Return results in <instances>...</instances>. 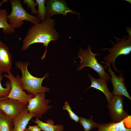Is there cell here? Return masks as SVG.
<instances>
[{
	"label": "cell",
	"instance_id": "14",
	"mask_svg": "<svg viewBox=\"0 0 131 131\" xmlns=\"http://www.w3.org/2000/svg\"><path fill=\"white\" fill-rule=\"evenodd\" d=\"M88 76L91 81V84L86 91L91 88L100 90L104 94L108 103H109L113 95L108 89L107 84V81L101 78H95L90 74H88Z\"/></svg>",
	"mask_w": 131,
	"mask_h": 131
},
{
	"label": "cell",
	"instance_id": "22",
	"mask_svg": "<svg viewBox=\"0 0 131 131\" xmlns=\"http://www.w3.org/2000/svg\"><path fill=\"white\" fill-rule=\"evenodd\" d=\"M63 108L64 110H66L68 112L70 118L71 119L74 120L76 123L79 122L80 117L77 115L72 111L67 101H66L65 103L64 106Z\"/></svg>",
	"mask_w": 131,
	"mask_h": 131
},
{
	"label": "cell",
	"instance_id": "27",
	"mask_svg": "<svg viewBox=\"0 0 131 131\" xmlns=\"http://www.w3.org/2000/svg\"><path fill=\"white\" fill-rule=\"evenodd\" d=\"M125 1L128 2L130 3L131 4V0H125Z\"/></svg>",
	"mask_w": 131,
	"mask_h": 131
},
{
	"label": "cell",
	"instance_id": "19",
	"mask_svg": "<svg viewBox=\"0 0 131 131\" xmlns=\"http://www.w3.org/2000/svg\"><path fill=\"white\" fill-rule=\"evenodd\" d=\"M79 117V122L83 127L84 131H90L93 128H98V123H96L93 121L92 116L89 119Z\"/></svg>",
	"mask_w": 131,
	"mask_h": 131
},
{
	"label": "cell",
	"instance_id": "28",
	"mask_svg": "<svg viewBox=\"0 0 131 131\" xmlns=\"http://www.w3.org/2000/svg\"><path fill=\"white\" fill-rule=\"evenodd\" d=\"M24 131H30L27 128H26Z\"/></svg>",
	"mask_w": 131,
	"mask_h": 131
},
{
	"label": "cell",
	"instance_id": "11",
	"mask_svg": "<svg viewBox=\"0 0 131 131\" xmlns=\"http://www.w3.org/2000/svg\"><path fill=\"white\" fill-rule=\"evenodd\" d=\"M46 13L45 17L50 18L53 16L62 14L65 16L68 13L77 14L70 9L65 1L61 0H47L46 1Z\"/></svg>",
	"mask_w": 131,
	"mask_h": 131
},
{
	"label": "cell",
	"instance_id": "26",
	"mask_svg": "<svg viewBox=\"0 0 131 131\" xmlns=\"http://www.w3.org/2000/svg\"><path fill=\"white\" fill-rule=\"evenodd\" d=\"M8 0H3L1 2H0V6H2V4L3 3H5L7 2Z\"/></svg>",
	"mask_w": 131,
	"mask_h": 131
},
{
	"label": "cell",
	"instance_id": "20",
	"mask_svg": "<svg viewBox=\"0 0 131 131\" xmlns=\"http://www.w3.org/2000/svg\"><path fill=\"white\" fill-rule=\"evenodd\" d=\"M46 0H36V2L38 6L36 16L41 21L45 18L46 8L45 6Z\"/></svg>",
	"mask_w": 131,
	"mask_h": 131
},
{
	"label": "cell",
	"instance_id": "16",
	"mask_svg": "<svg viewBox=\"0 0 131 131\" xmlns=\"http://www.w3.org/2000/svg\"><path fill=\"white\" fill-rule=\"evenodd\" d=\"M33 121L43 131H63L64 128V126L62 125H54V121L50 119L46 120V123H44L37 118Z\"/></svg>",
	"mask_w": 131,
	"mask_h": 131
},
{
	"label": "cell",
	"instance_id": "25",
	"mask_svg": "<svg viewBox=\"0 0 131 131\" xmlns=\"http://www.w3.org/2000/svg\"><path fill=\"white\" fill-rule=\"evenodd\" d=\"M126 32L129 35H131V28L129 27H126Z\"/></svg>",
	"mask_w": 131,
	"mask_h": 131
},
{
	"label": "cell",
	"instance_id": "4",
	"mask_svg": "<svg viewBox=\"0 0 131 131\" xmlns=\"http://www.w3.org/2000/svg\"><path fill=\"white\" fill-rule=\"evenodd\" d=\"M91 46L89 45L86 49H79L78 55V57L80 58V64L77 68L78 70H81L85 67H89L95 71L100 78L103 79L107 81L110 80V74L105 71V68L102 64L99 63L97 56H99V53H94L91 51Z\"/></svg>",
	"mask_w": 131,
	"mask_h": 131
},
{
	"label": "cell",
	"instance_id": "23",
	"mask_svg": "<svg viewBox=\"0 0 131 131\" xmlns=\"http://www.w3.org/2000/svg\"><path fill=\"white\" fill-rule=\"evenodd\" d=\"M23 2L24 4H26L27 7L31 9V14H36L37 10L36 9L35 7L37 5L34 0H23Z\"/></svg>",
	"mask_w": 131,
	"mask_h": 131
},
{
	"label": "cell",
	"instance_id": "8",
	"mask_svg": "<svg viewBox=\"0 0 131 131\" xmlns=\"http://www.w3.org/2000/svg\"><path fill=\"white\" fill-rule=\"evenodd\" d=\"M124 98L122 96L113 95L110 102L107 105L111 117L110 122L116 123L124 120L129 115L123 108Z\"/></svg>",
	"mask_w": 131,
	"mask_h": 131
},
{
	"label": "cell",
	"instance_id": "2",
	"mask_svg": "<svg viewBox=\"0 0 131 131\" xmlns=\"http://www.w3.org/2000/svg\"><path fill=\"white\" fill-rule=\"evenodd\" d=\"M29 65L28 62L17 61L16 63V66L22 72L21 81L23 90H26L29 94L34 96L39 93L50 91L49 88L41 86L43 80L48 76V74L46 73L42 78L34 76L28 70V67Z\"/></svg>",
	"mask_w": 131,
	"mask_h": 131
},
{
	"label": "cell",
	"instance_id": "17",
	"mask_svg": "<svg viewBox=\"0 0 131 131\" xmlns=\"http://www.w3.org/2000/svg\"><path fill=\"white\" fill-rule=\"evenodd\" d=\"M8 13L5 9L0 8V28L2 30L4 33L10 34L15 33V30L9 24L7 17Z\"/></svg>",
	"mask_w": 131,
	"mask_h": 131
},
{
	"label": "cell",
	"instance_id": "9",
	"mask_svg": "<svg viewBox=\"0 0 131 131\" xmlns=\"http://www.w3.org/2000/svg\"><path fill=\"white\" fill-rule=\"evenodd\" d=\"M27 108V105L17 100L8 98L0 99V110L12 119Z\"/></svg>",
	"mask_w": 131,
	"mask_h": 131
},
{
	"label": "cell",
	"instance_id": "5",
	"mask_svg": "<svg viewBox=\"0 0 131 131\" xmlns=\"http://www.w3.org/2000/svg\"><path fill=\"white\" fill-rule=\"evenodd\" d=\"M10 1L12 11L7 18L8 24L14 29L21 27L24 20L29 21L34 25L40 23V21L36 16L29 14L24 9L21 0H10Z\"/></svg>",
	"mask_w": 131,
	"mask_h": 131
},
{
	"label": "cell",
	"instance_id": "18",
	"mask_svg": "<svg viewBox=\"0 0 131 131\" xmlns=\"http://www.w3.org/2000/svg\"><path fill=\"white\" fill-rule=\"evenodd\" d=\"M14 126L12 119L2 111L0 113V131H12Z\"/></svg>",
	"mask_w": 131,
	"mask_h": 131
},
{
	"label": "cell",
	"instance_id": "24",
	"mask_svg": "<svg viewBox=\"0 0 131 131\" xmlns=\"http://www.w3.org/2000/svg\"><path fill=\"white\" fill-rule=\"evenodd\" d=\"M30 131H41V129L37 125L34 126H29L27 128Z\"/></svg>",
	"mask_w": 131,
	"mask_h": 131
},
{
	"label": "cell",
	"instance_id": "1",
	"mask_svg": "<svg viewBox=\"0 0 131 131\" xmlns=\"http://www.w3.org/2000/svg\"><path fill=\"white\" fill-rule=\"evenodd\" d=\"M54 20L45 17L40 23L34 25L28 30L27 34L23 41L21 50L27 49L31 45L37 43L43 44L46 47L41 58L44 59L47 52L48 46L51 41H56L59 34L55 27Z\"/></svg>",
	"mask_w": 131,
	"mask_h": 131
},
{
	"label": "cell",
	"instance_id": "13",
	"mask_svg": "<svg viewBox=\"0 0 131 131\" xmlns=\"http://www.w3.org/2000/svg\"><path fill=\"white\" fill-rule=\"evenodd\" d=\"M33 117L27 108L24 109L12 119L14 126L12 131H24L29 121Z\"/></svg>",
	"mask_w": 131,
	"mask_h": 131
},
{
	"label": "cell",
	"instance_id": "6",
	"mask_svg": "<svg viewBox=\"0 0 131 131\" xmlns=\"http://www.w3.org/2000/svg\"><path fill=\"white\" fill-rule=\"evenodd\" d=\"M4 76L9 79L11 89L7 96L1 98L0 99L10 98L18 100L26 105H28L30 99L34 96L31 94H27L24 91L19 76L18 75L14 76L10 72L7 74H5Z\"/></svg>",
	"mask_w": 131,
	"mask_h": 131
},
{
	"label": "cell",
	"instance_id": "29",
	"mask_svg": "<svg viewBox=\"0 0 131 131\" xmlns=\"http://www.w3.org/2000/svg\"><path fill=\"white\" fill-rule=\"evenodd\" d=\"M2 111L0 109V113L2 112Z\"/></svg>",
	"mask_w": 131,
	"mask_h": 131
},
{
	"label": "cell",
	"instance_id": "3",
	"mask_svg": "<svg viewBox=\"0 0 131 131\" xmlns=\"http://www.w3.org/2000/svg\"><path fill=\"white\" fill-rule=\"evenodd\" d=\"M116 39V42L112 40L110 41L113 47L110 49L103 48L101 49L108 50L109 53L103 57L105 62H102L105 64L104 66L106 68L112 64L114 72H121L115 66V60L117 58L121 55H127L130 54L131 52V35L124 36L123 38H120L113 36Z\"/></svg>",
	"mask_w": 131,
	"mask_h": 131
},
{
	"label": "cell",
	"instance_id": "12",
	"mask_svg": "<svg viewBox=\"0 0 131 131\" xmlns=\"http://www.w3.org/2000/svg\"><path fill=\"white\" fill-rule=\"evenodd\" d=\"M12 65V57L9 48L0 40V72L8 73Z\"/></svg>",
	"mask_w": 131,
	"mask_h": 131
},
{
	"label": "cell",
	"instance_id": "15",
	"mask_svg": "<svg viewBox=\"0 0 131 131\" xmlns=\"http://www.w3.org/2000/svg\"><path fill=\"white\" fill-rule=\"evenodd\" d=\"M97 131H131L127 128L124 120L116 123L111 122L98 123Z\"/></svg>",
	"mask_w": 131,
	"mask_h": 131
},
{
	"label": "cell",
	"instance_id": "10",
	"mask_svg": "<svg viewBox=\"0 0 131 131\" xmlns=\"http://www.w3.org/2000/svg\"><path fill=\"white\" fill-rule=\"evenodd\" d=\"M107 68L108 72L111 76L110 80L113 87V95L124 96L131 100V97L129 95L125 84V78L123 74L121 72L117 76L115 72L113 71L110 66Z\"/></svg>",
	"mask_w": 131,
	"mask_h": 131
},
{
	"label": "cell",
	"instance_id": "7",
	"mask_svg": "<svg viewBox=\"0 0 131 131\" xmlns=\"http://www.w3.org/2000/svg\"><path fill=\"white\" fill-rule=\"evenodd\" d=\"M45 92L38 93L30 99L27 109L29 113L36 118H41L42 115L52 107L48 104L50 100L45 98Z\"/></svg>",
	"mask_w": 131,
	"mask_h": 131
},
{
	"label": "cell",
	"instance_id": "21",
	"mask_svg": "<svg viewBox=\"0 0 131 131\" xmlns=\"http://www.w3.org/2000/svg\"><path fill=\"white\" fill-rule=\"evenodd\" d=\"M3 73L0 72V98L7 96L11 89V85L9 81H7L6 83L5 88L3 87L2 86L1 81L3 79Z\"/></svg>",
	"mask_w": 131,
	"mask_h": 131
}]
</instances>
